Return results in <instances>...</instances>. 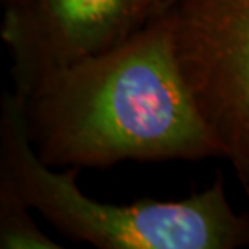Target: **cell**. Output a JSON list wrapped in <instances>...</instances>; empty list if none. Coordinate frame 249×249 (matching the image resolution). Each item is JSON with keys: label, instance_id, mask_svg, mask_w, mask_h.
<instances>
[{"label": "cell", "instance_id": "obj_1", "mask_svg": "<svg viewBox=\"0 0 249 249\" xmlns=\"http://www.w3.org/2000/svg\"><path fill=\"white\" fill-rule=\"evenodd\" d=\"M21 97L29 139L53 168L222 157L160 13L118 46L47 73Z\"/></svg>", "mask_w": 249, "mask_h": 249}, {"label": "cell", "instance_id": "obj_2", "mask_svg": "<svg viewBox=\"0 0 249 249\" xmlns=\"http://www.w3.org/2000/svg\"><path fill=\"white\" fill-rule=\"evenodd\" d=\"M79 168L57 170L37 156L24 101L5 92L0 112V183L70 240L99 249H236L249 246V213L235 212L223 178L181 201L108 204L78 186Z\"/></svg>", "mask_w": 249, "mask_h": 249}, {"label": "cell", "instance_id": "obj_3", "mask_svg": "<svg viewBox=\"0 0 249 249\" xmlns=\"http://www.w3.org/2000/svg\"><path fill=\"white\" fill-rule=\"evenodd\" d=\"M159 13L222 157L249 189V0H165Z\"/></svg>", "mask_w": 249, "mask_h": 249}, {"label": "cell", "instance_id": "obj_4", "mask_svg": "<svg viewBox=\"0 0 249 249\" xmlns=\"http://www.w3.org/2000/svg\"><path fill=\"white\" fill-rule=\"evenodd\" d=\"M165 0H8L0 36L12 55L13 91L24 96L47 73L118 46Z\"/></svg>", "mask_w": 249, "mask_h": 249}, {"label": "cell", "instance_id": "obj_5", "mask_svg": "<svg viewBox=\"0 0 249 249\" xmlns=\"http://www.w3.org/2000/svg\"><path fill=\"white\" fill-rule=\"evenodd\" d=\"M33 209L7 185L0 183V248L2 249H58L31 215Z\"/></svg>", "mask_w": 249, "mask_h": 249}, {"label": "cell", "instance_id": "obj_6", "mask_svg": "<svg viewBox=\"0 0 249 249\" xmlns=\"http://www.w3.org/2000/svg\"><path fill=\"white\" fill-rule=\"evenodd\" d=\"M246 193H248V197H249V189H246Z\"/></svg>", "mask_w": 249, "mask_h": 249}, {"label": "cell", "instance_id": "obj_7", "mask_svg": "<svg viewBox=\"0 0 249 249\" xmlns=\"http://www.w3.org/2000/svg\"><path fill=\"white\" fill-rule=\"evenodd\" d=\"M3 2H8V0H3Z\"/></svg>", "mask_w": 249, "mask_h": 249}]
</instances>
